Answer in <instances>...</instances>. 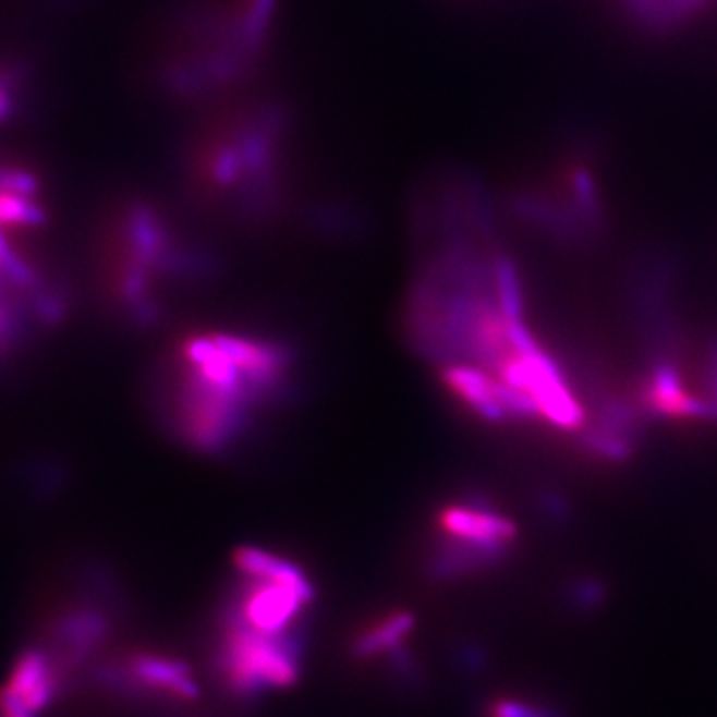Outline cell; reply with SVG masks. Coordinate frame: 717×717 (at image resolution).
<instances>
[{"instance_id":"1","label":"cell","mask_w":717,"mask_h":717,"mask_svg":"<svg viewBox=\"0 0 717 717\" xmlns=\"http://www.w3.org/2000/svg\"><path fill=\"white\" fill-rule=\"evenodd\" d=\"M283 0H175L151 48L163 102L214 108L243 96L271 60Z\"/></svg>"},{"instance_id":"2","label":"cell","mask_w":717,"mask_h":717,"mask_svg":"<svg viewBox=\"0 0 717 717\" xmlns=\"http://www.w3.org/2000/svg\"><path fill=\"white\" fill-rule=\"evenodd\" d=\"M295 114L278 96H238L214 106L185 139L190 190L243 223L278 214L290 184Z\"/></svg>"},{"instance_id":"3","label":"cell","mask_w":717,"mask_h":717,"mask_svg":"<svg viewBox=\"0 0 717 717\" xmlns=\"http://www.w3.org/2000/svg\"><path fill=\"white\" fill-rule=\"evenodd\" d=\"M226 620L220 668L233 694L252 697L300 680V637L291 632L264 634L230 613Z\"/></svg>"},{"instance_id":"4","label":"cell","mask_w":717,"mask_h":717,"mask_svg":"<svg viewBox=\"0 0 717 717\" xmlns=\"http://www.w3.org/2000/svg\"><path fill=\"white\" fill-rule=\"evenodd\" d=\"M437 522L445 534L442 538L485 550L500 558H509L510 546L517 538L514 522L498 514L493 502L478 495L447 505L445 509H440Z\"/></svg>"},{"instance_id":"5","label":"cell","mask_w":717,"mask_h":717,"mask_svg":"<svg viewBox=\"0 0 717 717\" xmlns=\"http://www.w3.org/2000/svg\"><path fill=\"white\" fill-rule=\"evenodd\" d=\"M247 579V576H245ZM240 598L228 610L243 624L264 634H288L301 610L309 604L290 584L274 579H250Z\"/></svg>"},{"instance_id":"6","label":"cell","mask_w":717,"mask_h":717,"mask_svg":"<svg viewBox=\"0 0 717 717\" xmlns=\"http://www.w3.org/2000/svg\"><path fill=\"white\" fill-rule=\"evenodd\" d=\"M442 381L452 394H457L476 417L490 425L509 421V411L495 397V375L475 363H449L442 365Z\"/></svg>"},{"instance_id":"7","label":"cell","mask_w":717,"mask_h":717,"mask_svg":"<svg viewBox=\"0 0 717 717\" xmlns=\"http://www.w3.org/2000/svg\"><path fill=\"white\" fill-rule=\"evenodd\" d=\"M630 21L649 33L678 31L716 9L717 0H618Z\"/></svg>"},{"instance_id":"8","label":"cell","mask_w":717,"mask_h":717,"mask_svg":"<svg viewBox=\"0 0 717 717\" xmlns=\"http://www.w3.org/2000/svg\"><path fill=\"white\" fill-rule=\"evenodd\" d=\"M130 673L138 683L158 690L162 694L174 695L178 700L194 702L199 697V688L192 680V670L184 661L151 654H139L130 659Z\"/></svg>"},{"instance_id":"9","label":"cell","mask_w":717,"mask_h":717,"mask_svg":"<svg viewBox=\"0 0 717 717\" xmlns=\"http://www.w3.org/2000/svg\"><path fill=\"white\" fill-rule=\"evenodd\" d=\"M233 564L238 568V572L247 579L279 580L300 592L309 604L315 600V588L312 580L305 576L303 568L276 552H269L257 546H240L233 555Z\"/></svg>"},{"instance_id":"10","label":"cell","mask_w":717,"mask_h":717,"mask_svg":"<svg viewBox=\"0 0 717 717\" xmlns=\"http://www.w3.org/2000/svg\"><path fill=\"white\" fill-rule=\"evenodd\" d=\"M692 394L683 389L682 373L668 361L658 358L649 370L648 389L644 403L652 415L685 417Z\"/></svg>"},{"instance_id":"11","label":"cell","mask_w":717,"mask_h":717,"mask_svg":"<svg viewBox=\"0 0 717 717\" xmlns=\"http://www.w3.org/2000/svg\"><path fill=\"white\" fill-rule=\"evenodd\" d=\"M415 628V616L411 612H394L387 616L381 624L370 628L363 636L355 640L353 654L358 658L377 656L381 652H393L399 648L403 637Z\"/></svg>"},{"instance_id":"12","label":"cell","mask_w":717,"mask_h":717,"mask_svg":"<svg viewBox=\"0 0 717 717\" xmlns=\"http://www.w3.org/2000/svg\"><path fill=\"white\" fill-rule=\"evenodd\" d=\"M493 276H495V293L498 307L507 319L524 317V295H522L519 267L507 254H497L493 259Z\"/></svg>"},{"instance_id":"13","label":"cell","mask_w":717,"mask_h":717,"mask_svg":"<svg viewBox=\"0 0 717 717\" xmlns=\"http://www.w3.org/2000/svg\"><path fill=\"white\" fill-rule=\"evenodd\" d=\"M106 634V624L100 613L93 610L70 613L60 624L59 640L70 648L72 658H81L86 649L94 648V644Z\"/></svg>"},{"instance_id":"14","label":"cell","mask_w":717,"mask_h":717,"mask_svg":"<svg viewBox=\"0 0 717 717\" xmlns=\"http://www.w3.org/2000/svg\"><path fill=\"white\" fill-rule=\"evenodd\" d=\"M47 221V211L35 197L0 190V230L4 228H36Z\"/></svg>"},{"instance_id":"15","label":"cell","mask_w":717,"mask_h":717,"mask_svg":"<svg viewBox=\"0 0 717 717\" xmlns=\"http://www.w3.org/2000/svg\"><path fill=\"white\" fill-rule=\"evenodd\" d=\"M580 442L586 451H591L592 454L606 459V461H613V463H624L634 454L632 440L620 437L600 425H592L591 428H586L580 437Z\"/></svg>"},{"instance_id":"16","label":"cell","mask_w":717,"mask_h":717,"mask_svg":"<svg viewBox=\"0 0 717 717\" xmlns=\"http://www.w3.org/2000/svg\"><path fill=\"white\" fill-rule=\"evenodd\" d=\"M596 425L608 428L632 442L640 435V415L636 409L620 399H601L596 413Z\"/></svg>"},{"instance_id":"17","label":"cell","mask_w":717,"mask_h":717,"mask_svg":"<svg viewBox=\"0 0 717 717\" xmlns=\"http://www.w3.org/2000/svg\"><path fill=\"white\" fill-rule=\"evenodd\" d=\"M48 678H52V671L48 666V654L40 649H28L16 661L9 685L24 697L28 692H33L36 685L47 682Z\"/></svg>"},{"instance_id":"18","label":"cell","mask_w":717,"mask_h":717,"mask_svg":"<svg viewBox=\"0 0 717 717\" xmlns=\"http://www.w3.org/2000/svg\"><path fill=\"white\" fill-rule=\"evenodd\" d=\"M493 717H558L546 707L533 706L519 700H502L493 706Z\"/></svg>"},{"instance_id":"19","label":"cell","mask_w":717,"mask_h":717,"mask_svg":"<svg viewBox=\"0 0 717 717\" xmlns=\"http://www.w3.org/2000/svg\"><path fill=\"white\" fill-rule=\"evenodd\" d=\"M570 594H572V604L584 610H591L592 606H600L606 598L604 586L596 580H580L572 586Z\"/></svg>"},{"instance_id":"20","label":"cell","mask_w":717,"mask_h":717,"mask_svg":"<svg viewBox=\"0 0 717 717\" xmlns=\"http://www.w3.org/2000/svg\"><path fill=\"white\" fill-rule=\"evenodd\" d=\"M538 509L543 510V514L548 521L556 522V524H562L570 519V505H568L567 498L556 490L540 493Z\"/></svg>"},{"instance_id":"21","label":"cell","mask_w":717,"mask_h":717,"mask_svg":"<svg viewBox=\"0 0 717 717\" xmlns=\"http://www.w3.org/2000/svg\"><path fill=\"white\" fill-rule=\"evenodd\" d=\"M0 712L4 717H33V712L24 704L23 695L12 690L11 685L0 692Z\"/></svg>"},{"instance_id":"22","label":"cell","mask_w":717,"mask_h":717,"mask_svg":"<svg viewBox=\"0 0 717 717\" xmlns=\"http://www.w3.org/2000/svg\"><path fill=\"white\" fill-rule=\"evenodd\" d=\"M707 369H709V387H712V401L717 405V337L709 343L707 351Z\"/></svg>"},{"instance_id":"23","label":"cell","mask_w":717,"mask_h":717,"mask_svg":"<svg viewBox=\"0 0 717 717\" xmlns=\"http://www.w3.org/2000/svg\"><path fill=\"white\" fill-rule=\"evenodd\" d=\"M11 247L7 245V242H4V238H2V230H0V267L4 269V264H7V259H9V255H11Z\"/></svg>"}]
</instances>
